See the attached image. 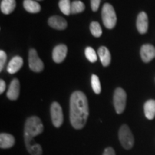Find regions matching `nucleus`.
<instances>
[{
	"label": "nucleus",
	"instance_id": "obj_11",
	"mask_svg": "<svg viewBox=\"0 0 155 155\" xmlns=\"http://www.w3.org/2000/svg\"><path fill=\"white\" fill-rule=\"evenodd\" d=\"M20 91V84L18 79L15 78L9 85V89L7 91V96L9 100L15 101L18 98Z\"/></svg>",
	"mask_w": 155,
	"mask_h": 155
},
{
	"label": "nucleus",
	"instance_id": "obj_3",
	"mask_svg": "<svg viewBox=\"0 0 155 155\" xmlns=\"http://www.w3.org/2000/svg\"><path fill=\"white\" fill-rule=\"evenodd\" d=\"M101 16L104 26L108 29H113L116 26L117 17L114 7L109 3L104 4L102 7Z\"/></svg>",
	"mask_w": 155,
	"mask_h": 155
},
{
	"label": "nucleus",
	"instance_id": "obj_9",
	"mask_svg": "<svg viewBox=\"0 0 155 155\" xmlns=\"http://www.w3.org/2000/svg\"><path fill=\"white\" fill-rule=\"evenodd\" d=\"M140 55L144 63H149L155 58V48L151 44H144L141 46Z\"/></svg>",
	"mask_w": 155,
	"mask_h": 155
},
{
	"label": "nucleus",
	"instance_id": "obj_12",
	"mask_svg": "<svg viewBox=\"0 0 155 155\" xmlns=\"http://www.w3.org/2000/svg\"><path fill=\"white\" fill-rule=\"evenodd\" d=\"M148 17L144 12H141L137 19V28L140 34H145L148 30Z\"/></svg>",
	"mask_w": 155,
	"mask_h": 155
},
{
	"label": "nucleus",
	"instance_id": "obj_24",
	"mask_svg": "<svg viewBox=\"0 0 155 155\" xmlns=\"http://www.w3.org/2000/svg\"><path fill=\"white\" fill-rule=\"evenodd\" d=\"M85 55L87 59L91 63H95L97 61V55L96 51L94 48L91 47H88L85 50Z\"/></svg>",
	"mask_w": 155,
	"mask_h": 155
},
{
	"label": "nucleus",
	"instance_id": "obj_29",
	"mask_svg": "<svg viewBox=\"0 0 155 155\" xmlns=\"http://www.w3.org/2000/svg\"><path fill=\"white\" fill-rule=\"evenodd\" d=\"M37 1H42V0H37Z\"/></svg>",
	"mask_w": 155,
	"mask_h": 155
},
{
	"label": "nucleus",
	"instance_id": "obj_18",
	"mask_svg": "<svg viewBox=\"0 0 155 155\" xmlns=\"http://www.w3.org/2000/svg\"><path fill=\"white\" fill-rule=\"evenodd\" d=\"M16 7L15 0H2L0 9L2 12L5 15H9L15 10Z\"/></svg>",
	"mask_w": 155,
	"mask_h": 155
},
{
	"label": "nucleus",
	"instance_id": "obj_10",
	"mask_svg": "<svg viewBox=\"0 0 155 155\" xmlns=\"http://www.w3.org/2000/svg\"><path fill=\"white\" fill-rule=\"evenodd\" d=\"M68 48L65 45L61 44L55 46L53 51V59L57 63H61L66 58Z\"/></svg>",
	"mask_w": 155,
	"mask_h": 155
},
{
	"label": "nucleus",
	"instance_id": "obj_19",
	"mask_svg": "<svg viewBox=\"0 0 155 155\" xmlns=\"http://www.w3.org/2000/svg\"><path fill=\"white\" fill-rule=\"evenodd\" d=\"M23 5L25 10L30 13H38L41 10L40 5L34 0H25Z\"/></svg>",
	"mask_w": 155,
	"mask_h": 155
},
{
	"label": "nucleus",
	"instance_id": "obj_15",
	"mask_svg": "<svg viewBox=\"0 0 155 155\" xmlns=\"http://www.w3.org/2000/svg\"><path fill=\"white\" fill-rule=\"evenodd\" d=\"M15 144V139L12 135L7 133L0 134V147L1 149H9Z\"/></svg>",
	"mask_w": 155,
	"mask_h": 155
},
{
	"label": "nucleus",
	"instance_id": "obj_13",
	"mask_svg": "<svg viewBox=\"0 0 155 155\" xmlns=\"http://www.w3.org/2000/svg\"><path fill=\"white\" fill-rule=\"evenodd\" d=\"M48 25L52 28L58 30H65L67 28L68 23L63 17L60 16H52L48 19Z\"/></svg>",
	"mask_w": 155,
	"mask_h": 155
},
{
	"label": "nucleus",
	"instance_id": "obj_6",
	"mask_svg": "<svg viewBox=\"0 0 155 155\" xmlns=\"http://www.w3.org/2000/svg\"><path fill=\"white\" fill-rule=\"evenodd\" d=\"M50 116L53 124L55 127H61L63 123V114L61 105L58 102H53L50 106Z\"/></svg>",
	"mask_w": 155,
	"mask_h": 155
},
{
	"label": "nucleus",
	"instance_id": "obj_8",
	"mask_svg": "<svg viewBox=\"0 0 155 155\" xmlns=\"http://www.w3.org/2000/svg\"><path fill=\"white\" fill-rule=\"evenodd\" d=\"M25 144L27 150L31 155H42V148L41 145L35 141L34 137L24 134Z\"/></svg>",
	"mask_w": 155,
	"mask_h": 155
},
{
	"label": "nucleus",
	"instance_id": "obj_25",
	"mask_svg": "<svg viewBox=\"0 0 155 155\" xmlns=\"http://www.w3.org/2000/svg\"><path fill=\"white\" fill-rule=\"evenodd\" d=\"M7 61V54L3 50H0V71H2Z\"/></svg>",
	"mask_w": 155,
	"mask_h": 155
},
{
	"label": "nucleus",
	"instance_id": "obj_26",
	"mask_svg": "<svg viewBox=\"0 0 155 155\" xmlns=\"http://www.w3.org/2000/svg\"><path fill=\"white\" fill-rule=\"evenodd\" d=\"M101 3V0H91V7L92 10L94 12H96L99 8Z\"/></svg>",
	"mask_w": 155,
	"mask_h": 155
},
{
	"label": "nucleus",
	"instance_id": "obj_2",
	"mask_svg": "<svg viewBox=\"0 0 155 155\" xmlns=\"http://www.w3.org/2000/svg\"><path fill=\"white\" fill-rule=\"evenodd\" d=\"M43 130L44 126L41 120L38 116H31L25 121L24 134L35 138L36 136L43 132Z\"/></svg>",
	"mask_w": 155,
	"mask_h": 155
},
{
	"label": "nucleus",
	"instance_id": "obj_16",
	"mask_svg": "<svg viewBox=\"0 0 155 155\" xmlns=\"http://www.w3.org/2000/svg\"><path fill=\"white\" fill-rule=\"evenodd\" d=\"M98 55L99 56L101 62L104 67H107L109 65L110 63H111V56L107 48L101 46L98 48Z\"/></svg>",
	"mask_w": 155,
	"mask_h": 155
},
{
	"label": "nucleus",
	"instance_id": "obj_14",
	"mask_svg": "<svg viewBox=\"0 0 155 155\" xmlns=\"http://www.w3.org/2000/svg\"><path fill=\"white\" fill-rule=\"evenodd\" d=\"M23 65V59L19 56H15L11 60L7 66V71L10 74L18 72Z\"/></svg>",
	"mask_w": 155,
	"mask_h": 155
},
{
	"label": "nucleus",
	"instance_id": "obj_4",
	"mask_svg": "<svg viewBox=\"0 0 155 155\" xmlns=\"http://www.w3.org/2000/svg\"><path fill=\"white\" fill-rule=\"evenodd\" d=\"M119 139L121 146L127 150H131L134 144V137L127 124H123L119 131Z\"/></svg>",
	"mask_w": 155,
	"mask_h": 155
},
{
	"label": "nucleus",
	"instance_id": "obj_21",
	"mask_svg": "<svg viewBox=\"0 0 155 155\" xmlns=\"http://www.w3.org/2000/svg\"><path fill=\"white\" fill-rule=\"evenodd\" d=\"M85 10V5L82 2L75 0L71 3V14H78Z\"/></svg>",
	"mask_w": 155,
	"mask_h": 155
},
{
	"label": "nucleus",
	"instance_id": "obj_7",
	"mask_svg": "<svg viewBox=\"0 0 155 155\" xmlns=\"http://www.w3.org/2000/svg\"><path fill=\"white\" fill-rule=\"evenodd\" d=\"M29 67L32 71L35 73H40L43 71L44 63L42 60L39 58L38 54L35 49H30L29 52Z\"/></svg>",
	"mask_w": 155,
	"mask_h": 155
},
{
	"label": "nucleus",
	"instance_id": "obj_22",
	"mask_svg": "<svg viewBox=\"0 0 155 155\" xmlns=\"http://www.w3.org/2000/svg\"><path fill=\"white\" fill-rule=\"evenodd\" d=\"M91 87L93 88V91L95 92V94H100L101 92V86L99 78H98V77L96 75L93 74L91 75Z\"/></svg>",
	"mask_w": 155,
	"mask_h": 155
},
{
	"label": "nucleus",
	"instance_id": "obj_20",
	"mask_svg": "<svg viewBox=\"0 0 155 155\" xmlns=\"http://www.w3.org/2000/svg\"><path fill=\"white\" fill-rule=\"evenodd\" d=\"M59 7L64 15H70L71 14V0H60Z\"/></svg>",
	"mask_w": 155,
	"mask_h": 155
},
{
	"label": "nucleus",
	"instance_id": "obj_17",
	"mask_svg": "<svg viewBox=\"0 0 155 155\" xmlns=\"http://www.w3.org/2000/svg\"><path fill=\"white\" fill-rule=\"evenodd\" d=\"M144 111L147 119L149 120L154 119L155 117V100L147 101L144 106Z\"/></svg>",
	"mask_w": 155,
	"mask_h": 155
},
{
	"label": "nucleus",
	"instance_id": "obj_1",
	"mask_svg": "<svg viewBox=\"0 0 155 155\" xmlns=\"http://www.w3.org/2000/svg\"><path fill=\"white\" fill-rule=\"evenodd\" d=\"M89 116L87 97L80 91L73 92L70 100V121L75 129H81L86 125Z\"/></svg>",
	"mask_w": 155,
	"mask_h": 155
},
{
	"label": "nucleus",
	"instance_id": "obj_27",
	"mask_svg": "<svg viewBox=\"0 0 155 155\" xmlns=\"http://www.w3.org/2000/svg\"><path fill=\"white\" fill-rule=\"evenodd\" d=\"M103 155H116V153L112 147H107L104 150Z\"/></svg>",
	"mask_w": 155,
	"mask_h": 155
},
{
	"label": "nucleus",
	"instance_id": "obj_5",
	"mask_svg": "<svg viewBox=\"0 0 155 155\" xmlns=\"http://www.w3.org/2000/svg\"><path fill=\"white\" fill-rule=\"evenodd\" d=\"M127 94L121 88H117L114 94V106L116 112L118 114H121L124 111L127 105Z\"/></svg>",
	"mask_w": 155,
	"mask_h": 155
},
{
	"label": "nucleus",
	"instance_id": "obj_28",
	"mask_svg": "<svg viewBox=\"0 0 155 155\" xmlns=\"http://www.w3.org/2000/svg\"><path fill=\"white\" fill-rule=\"evenodd\" d=\"M6 89V83L5 82V81H3L2 79L0 80V94H3L4 91H5Z\"/></svg>",
	"mask_w": 155,
	"mask_h": 155
},
{
	"label": "nucleus",
	"instance_id": "obj_23",
	"mask_svg": "<svg viewBox=\"0 0 155 155\" xmlns=\"http://www.w3.org/2000/svg\"><path fill=\"white\" fill-rule=\"evenodd\" d=\"M90 30L91 34L96 38H100L102 35V29L98 22H92L91 23Z\"/></svg>",
	"mask_w": 155,
	"mask_h": 155
}]
</instances>
